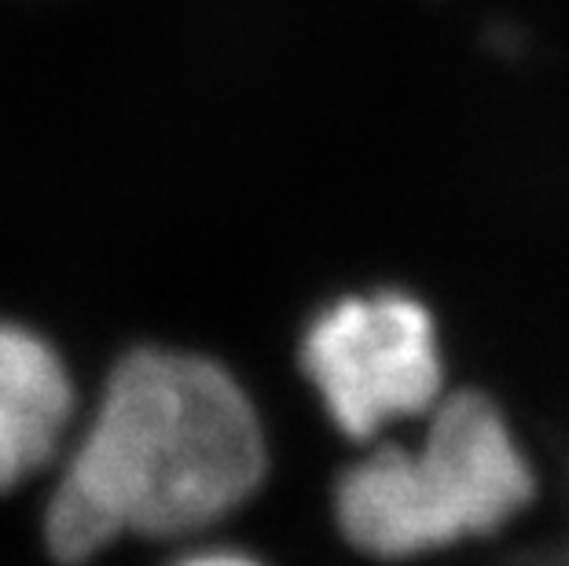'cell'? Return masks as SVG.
<instances>
[{
    "mask_svg": "<svg viewBox=\"0 0 569 566\" xmlns=\"http://www.w3.org/2000/svg\"><path fill=\"white\" fill-rule=\"evenodd\" d=\"M269 475L250 390L199 349L137 342L107 365L63 460L44 478L38 526L59 566L122 540L213 537Z\"/></svg>",
    "mask_w": 569,
    "mask_h": 566,
    "instance_id": "6da1fadb",
    "label": "cell"
},
{
    "mask_svg": "<svg viewBox=\"0 0 569 566\" xmlns=\"http://www.w3.org/2000/svg\"><path fill=\"white\" fill-rule=\"evenodd\" d=\"M540 497V471L492 394L452 383L416 427L357 449L335 478L349 548L408 563L489 540Z\"/></svg>",
    "mask_w": 569,
    "mask_h": 566,
    "instance_id": "7a4b0ae2",
    "label": "cell"
},
{
    "mask_svg": "<svg viewBox=\"0 0 569 566\" xmlns=\"http://www.w3.org/2000/svg\"><path fill=\"white\" fill-rule=\"evenodd\" d=\"M298 368L353 449L416 427L452 387L438 312L393 284L327 298L306 320Z\"/></svg>",
    "mask_w": 569,
    "mask_h": 566,
    "instance_id": "3957f363",
    "label": "cell"
},
{
    "mask_svg": "<svg viewBox=\"0 0 569 566\" xmlns=\"http://www.w3.org/2000/svg\"><path fill=\"white\" fill-rule=\"evenodd\" d=\"M84 387L63 342L22 312H0V497H30L63 460Z\"/></svg>",
    "mask_w": 569,
    "mask_h": 566,
    "instance_id": "277c9868",
    "label": "cell"
},
{
    "mask_svg": "<svg viewBox=\"0 0 569 566\" xmlns=\"http://www.w3.org/2000/svg\"><path fill=\"white\" fill-rule=\"evenodd\" d=\"M162 566H272V563L261 559L258 552L236 545V540L202 537V540H191V545L173 548L162 559Z\"/></svg>",
    "mask_w": 569,
    "mask_h": 566,
    "instance_id": "5b68a950",
    "label": "cell"
}]
</instances>
